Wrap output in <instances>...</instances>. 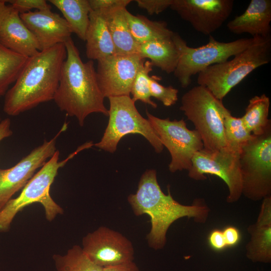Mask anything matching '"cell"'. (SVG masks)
<instances>
[{
    "label": "cell",
    "instance_id": "obj_1",
    "mask_svg": "<svg viewBox=\"0 0 271 271\" xmlns=\"http://www.w3.org/2000/svg\"><path fill=\"white\" fill-rule=\"evenodd\" d=\"M168 190V194L162 191L156 171L148 170L140 178L137 192L127 197L136 216L146 214L150 216L151 228L147 239L149 245L156 250L164 248L168 230L175 221L186 217L196 222L204 223L210 212L204 200L196 199L191 205H183L173 198L169 188Z\"/></svg>",
    "mask_w": 271,
    "mask_h": 271
},
{
    "label": "cell",
    "instance_id": "obj_2",
    "mask_svg": "<svg viewBox=\"0 0 271 271\" xmlns=\"http://www.w3.org/2000/svg\"><path fill=\"white\" fill-rule=\"evenodd\" d=\"M66 57L65 45L59 44L28 57L5 94L4 112L16 116L53 99Z\"/></svg>",
    "mask_w": 271,
    "mask_h": 271
},
{
    "label": "cell",
    "instance_id": "obj_3",
    "mask_svg": "<svg viewBox=\"0 0 271 271\" xmlns=\"http://www.w3.org/2000/svg\"><path fill=\"white\" fill-rule=\"evenodd\" d=\"M66 57L53 100L59 109L75 116L81 126L92 113L107 116L108 110L98 86L93 60L84 62L72 38L64 43Z\"/></svg>",
    "mask_w": 271,
    "mask_h": 271
},
{
    "label": "cell",
    "instance_id": "obj_4",
    "mask_svg": "<svg viewBox=\"0 0 271 271\" xmlns=\"http://www.w3.org/2000/svg\"><path fill=\"white\" fill-rule=\"evenodd\" d=\"M251 44L225 62L210 66L198 74L197 84L222 100L231 90L256 68L271 60V37H253Z\"/></svg>",
    "mask_w": 271,
    "mask_h": 271
},
{
    "label": "cell",
    "instance_id": "obj_5",
    "mask_svg": "<svg viewBox=\"0 0 271 271\" xmlns=\"http://www.w3.org/2000/svg\"><path fill=\"white\" fill-rule=\"evenodd\" d=\"M89 148L90 144L86 143L61 161H59V151L57 150L26 184L20 194L10 199L0 211V231L9 230L16 215L25 207L34 203H40L43 205L48 221H52L57 215L62 214L63 209L50 195L51 186L60 168L79 152Z\"/></svg>",
    "mask_w": 271,
    "mask_h": 271
},
{
    "label": "cell",
    "instance_id": "obj_6",
    "mask_svg": "<svg viewBox=\"0 0 271 271\" xmlns=\"http://www.w3.org/2000/svg\"><path fill=\"white\" fill-rule=\"evenodd\" d=\"M172 39L177 49L179 58L174 74L183 88L187 87L191 77L208 67L225 62L231 57L242 51L253 41L251 38H241L229 42H220L210 35L208 42L196 48L187 45L177 33Z\"/></svg>",
    "mask_w": 271,
    "mask_h": 271
},
{
    "label": "cell",
    "instance_id": "obj_7",
    "mask_svg": "<svg viewBox=\"0 0 271 271\" xmlns=\"http://www.w3.org/2000/svg\"><path fill=\"white\" fill-rule=\"evenodd\" d=\"M222 100L217 99L205 87L195 86L182 97L180 109L194 124L208 151L227 146L224 135Z\"/></svg>",
    "mask_w": 271,
    "mask_h": 271
},
{
    "label": "cell",
    "instance_id": "obj_8",
    "mask_svg": "<svg viewBox=\"0 0 271 271\" xmlns=\"http://www.w3.org/2000/svg\"><path fill=\"white\" fill-rule=\"evenodd\" d=\"M109 101V120L101 140L94 145L110 153L116 150L122 138L138 133L149 141L156 152H162L164 146L149 121L144 118L130 96L108 98Z\"/></svg>",
    "mask_w": 271,
    "mask_h": 271
},
{
    "label": "cell",
    "instance_id": "obj_9",
    "mask_svg": "<svg viewBox=\"0 0 271 271\" xmlns=\"http://www.w3.org/2000/svg\"><path fill=\"white\" fill-rule=\"evenodd\" d=\"M239 161L242 194L253 201L271 196V127L242 146Z\"/></svg>",
    "mask_w": 271,
    "mask_h": 271
},
{
    "label": "cell",
    "instance_id": "obj_10",
    "mask_svg": "<svg viewBox=\"0 0 271 271\" xmlns=\"http://www.w3.org/2000/svg\"><path fill=\"white\" fill-rule=\"evenodd\" d=\"M240 151L227 146L215 151L202 149L193 156L188 176L197 181L206 180V174L219 177L228 189L226 201L229 203L237 202L242 195Z\"/></svg>",
    "mask_w": 271,
    "mask_h": 271
},
{
    "label": "cell",
    "instance_id": "obj_11",
    "mask_svg": "<svg viewBox=\"0 0 271 271\" xmlns=\"http://www.w3.org/2000/svg\"><path fill=\"white\" fill-rule=\"evenodd\" d=\"M148 120L157 134L162 144L169 151L171 161L169 170L172 173L189 170L194 154L203 149L199 133L187 127L184 119L171 120L160 118L146 111Z\"/></svg>",
    "mask_w": 271,
    "mask_h": 271
},
{
    "label": "cell",
    "instance_id": "obj_12",
    "mask_svg": "<svg viewBox=\"0 0 271 271\" xmlns=\"http://www.w3.org/2000/svg\"><path fill=\"white\" fill-rule=\"evenodd\" d=\"M81 247L89 258L102 268L134 259L131 242L120 232L106 226L88 233L82 238Z\"/></svg>",
    "mask_w": 271,
    "mask_h": 271
},
{
    "label": "cell",
    "instance_id": "obj_13",
    "mask_svg": "<svg viewBox=\"0 0 271 271\" xmlns=\"http://www.w3.org/2000/svg\"><path fill=\"white\" fill-rule=\"evenodd\" d=\"M144 62L138 54H114L97 60V80L104 97L130 96L135 77Z\"/></svg>",
    "mask_w": 271,
    "mask_h": 271
},
{
    "label": "cell",
    "instance_id": "obj_14",
    "mask_svg": "<svg viewBox=\"0 0 271 271\" xmlns=\"http://www.w3.org/2000/svg\"><path fill=\"white\" fill-rule=\"evenodd\" d=\"M66 128L65 123L53 138L44 141L13 167L0 168V211L15 194L24 187L35 171L55 154L57 139Z\"/></svg>",
    "mask_w": 271,
    "mask_h": 271
},
{
    "label": "cell",
    "instance_id": "obj_15",
    "mask_svg": "<svg viewBox=\"0 0 271 271\" xmlns=\"http://www.w3.org/2000/svg\"><path fill=\"white\" fill-rule=\"evenodd\" d=\"M233 0H172L170 8L197 32L210 35L232 12Z\"/></svg>",
    "mask_w": 271,
    "mask_h": 271
},
{
    "label": "cell",
    "instance_id": "obj_16",
    "mask_svg": "<svg viewBox=\"0 0 271 271\" xmlns=\"http://www.w3.org/2000/svg\"><path fill=\"white\" fill-rule=\"evenodd\" d=\"M20 14L22 20L37 41L40 51L64 44L71 38L72 32L66 20L51 9Z\"/></svg>",
    "mask_w": 271,
    "mask_h": 271
},
{
    "label": "cell",
    "instance_id": "obj_17",
    "mask_svg": "<svg viewBox=\"0 0 271 271\" xmlns=\"http://www.w3.org/2000/svg\"><path fill=\"white\" fill-rule=\"evenodd\" d=\"M0 44L22 56L29 57L40 51L35 36L11 7L0 28Z\"/></svg>",
    "mask_w": 271,
    "mask_h": 271
},
{
    "label": "cell",
    "instance_id": "obj_18",
    "mask_svg": "<svg viewBox=\"0 0 271 271\" xmlns=\"http://www.w3.org/2000/svg\"><path fill=\"white\" fill-rule=\"evenodd\" d=\"M250 235L246 255L253 262L271 261V196L262 199L256 221L247 228Z\"/></svg>",
    "mask_w": 271,
    "mask_h": 271
},
{
    "label": "cell",
    "instance_id": "obj_19",
    "mask_svg": "<svg viewBox=\"0 0 271 271\" xmlns=\"http://www.w3.org/2000/svg\"><path fill=\"white\" fill-rule=\"evenodd\" d=\"M271 1L251 0L243 13L227 24L231 32L247 33L252 37L270 36Z\"/></svg>",
    "mask_w": 271,
    "mask_h": 271
},
{
    "label": "cell",
    "instance_id": "obj_20",
    "mask_svg": "<svg viewBox=\"0 0 271 271\" xmlns=\"http://www.w3.org/2000/svg\"><path fill=\"white\" fill-rule=\"evenodd\" d=\"M85 41L86 56L90 60L97 61L115 54L104 14L95 11H90Z\"/></svg>",
    "mask_w": 271,
    "mask_h": 271
},
{
    "label": "cell",
    "instance_id": "obj_21",
    "mask_svg": "<svg viewBox=\"0 0 271 271\" xmlns=\"http://www.w3.org/2000/svg\"><path fill=\"white\" fill-rule=\"evenodd\" d=\"M172 37L138 44L137 54L166 73H174L179 54Z\"/></svg>",
    "mask_w": 271,
    "mask_h": 271
},
{
    "label": "cell",
    "instance_id": "obj_22",
    "mask_svg": "<svg viewBox=\"0 0 271 271\" xmlns=\"http://www.w3.org/2000/svg\"><path fill=\"white\" fill-rule=\"evenodd\" d=\"M126 9H118L104 14L116 55L137 54L138 44L130 33L125 15Z\"/></svg>",
    "mask_w": 271,
    "mask_h": 271
},
{
    "label": "cell",
    "instance_id": "obj_23",
    "mask_svg": "<svg viewBox=\"0 0 271 271\" xmlns=\"http://www.w3.org/2000/svg\"><path fill=\"white\" fill-rule=\"evenodd\" d=\"M62 14L70 30L85 41L91 11L89 0H50Z\"/></svg>",
    "mask_w": 271,
    "mask_h": 271
},
{
    "label": "cell",
    "instance_id": "obj_24",
    "mask_svg": "<svg viewBox=\"0 0 271 271\" xmlns=\"http://www.w3.org/2000/svg\"><path fill=\"white\" fill-rule=\"evenodd\" d=\"M125 15L130 33L138 44L171 38L174 33L164 21H151L143 15L135 16L127 9Z\"/></svg>",
    "mask_w": 271,
    "mask_h": 271
},
{
    "label": "cell",
    "instance_id": "obj_25",
    "mask_svg": "<svg viewBox=\"0 0 271 271\" xmlns=\"http://www.w3.org/2000/svg\"><path fill=\"white\" fill-rule=\"evenodd\" d=\"M269 105V98L265 94L255 95L249 100L241 118L246 129L253 136L261 135L271 127L268 117Z\"/></svg>",
    "mask_w": 271,
    "mask_h": 271
},
{
    "label": "cell",
    "instance_id": "obj_26",
    "mask_svg": "<svg viewBox=\"0 0 271 271\" xmlns=\"http://www.w3.org/2000/svg\"><path fill=\"white\" fill-rule=\"evenodd\" d=\"M28 58L0 44V96L6 94L10 85L15 82Z\"/></svg>",
    "mask_w": 271,
    "mask_h": 271
},
{
    "label": "cell",
    "instance_id": "obj_27",
    "mask_svg": "<svg viewBox=\"0 0 271 271\" xmlns=\"http://www.w3.org/2000/svg\"><path fill=\"white\" fill-rule=\"evenodd\" d=\"M56 271H102L87 256L81 246L74 245L63 255H53Z\"/></svg>",
    "mask_w": 271,
    "mask_h": 271
},
{
    "label": "cell",
    "instance_id": "obj_28",
    "mask_svg": "<svg viewBox=\"0 0 271 271\" xmlns=\"http://www.w3.org/2000/svg\"><path fill=\"white\" fill-rule=\"evenodd\" d=\"M224 135L227 146L240 151L242 146L253 137L245 128L241 117L233 116L223 104L221 105Z\"/></svg>",
    "mask_w": 271,
    "mask_h": 271
},
{
    "label": "cell",
    "instance_id": "obj_29",
    "mask_svg": "<svg viewBox=\"0 0 271 271\" xmlns=\"http://www.w3.org/2000/svg\"><path fill=\"white\" fill-rule=\"evenodd\" d=\"M153 67L149 60L144 62L135 77L130 94L132 96L131 98L134 102L140 100L156 108L157 104L151 99L149 83V74L153 70Z\"/></svg>",
    "mask_w": 271,
    "mask_h": 271
},
{
    "label": "cell",
    "instance_id": "obj_30",
    "mask_svg": "<svg viewBox=\"0 0 271 271\" xmlns=\"http://www.w3.org/2000/svg\"><path fill=\"white\" fill-rule=\"evenodd\" d=\"M161 77L152 75L150 77L151 97L159 100L166 106H170L178 100V90L172 86H165L159 83Z\"/></svg>",
    "mask_w": 271,
    "mask_h": 271
},
{
    "label": "cell",
    "instance_id": "obj_31",
    "mask_svg": "<svg viewBox=\"0 0 271 271\" xmlns=\"http://www.w3.org/2000/svg\"><path fill=\"white\" fill-rule=\"evenodd\" d=\"M131 2V0H89L91 10L104 14L125 9Z\"/></svg>",
    "mask_w": 271,
    "mask_h": 271
},
{
    "label": "cell",
    "instance_id": "obj_32",
    "mask_svg": "<svg viewBox=\"0 0 271 271\" xmlns=\"http://www.w3.org/2000/svg\"><path fill=\"white\" fill-rule=\"evenodd\" d=\"M11 6L20 14L33 11L51 9V6L45 0H12L7 1Z\"/></svg>",
    "mask_w": 271,
    "mask_h": 271
},
{
    "label": "cell",
    "instance_id": "obj_33",
    "mask_svg": "<svg viewBox=\"0 0 271 271\" xmlns=\"http://www.w3.org/2000/svg\"><path fill=\"white\" fill-rule=\"evenodd\" d=\"M135 2L139 8L152 15L159 14L170 8L172 0H136Z\"/></svg>",
    "mask_w": 271,
    "mask_h": 271
},
{
    "label": "cell",
    "instance_id": "obj_34",
    "mask_svg": "<svg viewBox=\"0 0 271 271\" xmlns=\"http://www.w3.org/2000/svg\"><path fill=\"white\" fill-rule=\"evenodd\" d=\"M210 246L216 251H221L227 247L223 231L215 229L209 233L208 237Z\"/></svg>",
    "mask_w": 271,
    "mask_h": 271
},
{
    "label": "cell",
    "instance_id": "obj_35",
    "mask_svg": "<svg viewBox=\"0 0 271 271\" xmlns=\"http://www.w3.org/2000/svg\"><path fill=\"white\" fill-rule=\"evenodd\" d=\"M227 247L234 246L237 244L240 240L239 230L235 227L228 226L222 230Z\"/></svg>",
    "mask_w": 271,
    "mask_h": 271
},
{
    "label": "cell",
    "instance_id": "obj_36",
    "mask_svg": "<svg viewBox=\"0 0 271 271\" xmlns=\"http://www.w3.org/2000/svg\"><path fill=\"white\" fill-rule=\"evenodd\" d=\"M102 271H140L136 263L129 261L120 264L110 266L102 268Z\"/></svg>",
    "mask_w": 271,
    "mask_h": 271
},
{
    "label": "cell",
    "instance_id": "obj_37",
    "mask_svg": "<svg viewBox=\"0 0 271 271\" xmlns=\"http://www.w3.org/2000/svg\"><path fill=\"white\" fill-rule=\"evenodd\" d=\"M11 126V122L9 118L3 119L0 118V142L12 136L13 131Z\"/></svg>",
    "mask_w": 271,
    "mask_h": 271
},
{
    "label": "cell",
    "instance_id": "obj_38",
    "mask_svg": "<svg viewBox=\"0 0 271 271\" xmlns=\"http://www.w3.org/2000/svg\"><path fill=\"white\" fill-rule=\"evenodd\" d=\"M7 1L0 0V28L2 23L10 12L11 6L6 5Z\"/></svg>",
    "mask_w": 271,
    "mask_h": 271
}]
</instances>
